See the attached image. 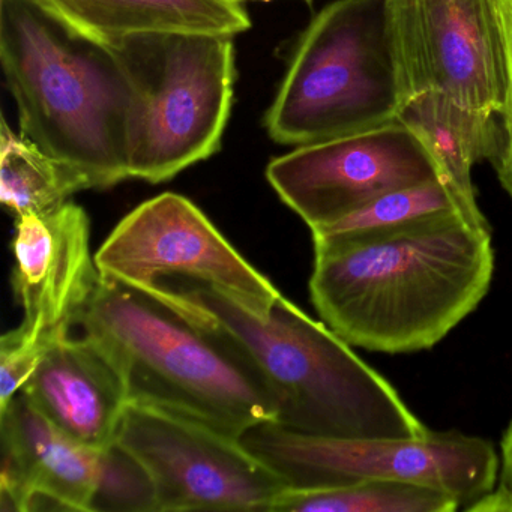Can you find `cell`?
<instances>
[{
	"label": "cell",
	"mask_w": 512,
	"mask_h": 512,
	"mask_svg": "<svg viewBox=\"0 0 512 512\" xmlns=\"http://www.w3.org/2000/svg\"><path fill=\"white\" fill-rule=\"evenodd\" d=\"M313 244L317 314L350 346L370 352L431 349L478 308L493 280L491 230L460 212L313 236Z\"/></svg>",
	"instance_id": "cell-1"
},
{
	"label": "cell",
	"mask_w": 512,
	"mask_h": 512,
	"mask_svg": "<svg viewBox=\"0 0 512 512\" xmlns=\"http://www.w3.org/2000/svg\"><path fill=\"white\" fill-rule=\"evenodd\" d=\"M146 295L233 347L271 392L275 424L286 430L331 439H413L430 431L349 343L284 296L268 317H257L193 281H166Z\"/></svg>",
	"instance_id": "cell-2"
},
{
	"label": "cell",
	"mask_w": 512,
	"mask_h": 512,
	"mask_svg": "<svg viewBox=\"0 0 512 512\" xmlns=\"http://www.w3.org/2000/svg\"><path fill=\"white\" fill-rule=\"evenodd\" d=\"M0 59L22 136L79 169L91 188L130 178V88L109 47L40 0H0Z\"/></svg>",
	"instance_id": "cell-3"
},
{
	"label": "cell",
	"mask_w": 512,
	"mask_h": 512,
	"mask_svg": "<svg viewBox=\"0 0 512 512\" xmlns=\"http://www.w3.org/2000/svg\"><path fill=\"white\" fill-rule=\"evenodd\" d=\"M77 326L112 359L130 401L239 439L277 422L274 397L233 347L146 293L100 277Z\"/></svg>",
	"instance_id": "cell-4"
},
{
	"label": "cell",
	"mask_w": 512,
	"mask_h": 512,
	"mask_svg": "<svg viewBox=\"0 0 512 512\" xmlns=\"http://www.w3.org/2000/svg\"><path fill=\"white\" fill-rule=\"evenodd\" d=\"M404 104L386 0H335L302 34L265 127L298 148L391 124Z\"/></svg>",
	"instance_id": "cell-5"
},
{
	"label": "cell",
	"mask_w": 512,
	"mask_h": 512,
	"mask_svg": "<svg viewBox=\"0 0 512 512\" xmlns=\"http://www.w3.org/2000/svg\"><path fill=\"white\" fill-rule=\"evenodd\" d=\"M104 46L130 88V178L161 184L220 149L235 88L233 37L148 32Z\"/></svg>",
	"instance_id": "cell-6"
},
{
	"label": "cell",
	"mask_w": 512,
	"mask_h": 512,
	"mask_svg": "<svg viewBox=\"0 0 512 512\" xmlns=\"http://www.w3.org/2000/svg\"><path fill=\"white\" fill-rule=\"evenodd\" d=\"M241 440L290 488L337 487L373 479L413 482L449 494L464 511L493 490L499 472L493 443L458 430L430 428L413 439H331L262 422Z\"/></svg>",
	"instance_id": "cell-7"
},
{
	"label": "cell",
	"mask_w": 512,
	"mask_h": 512,
	"mask_svg": "<svg viewBox=\"0 0 512 512\" xmlns=\"http://www.w3.org/2000/svg\"><path fill=\"white\" fill-rule=\"evenodd\" d=\"M100 277L148 293L166 281L202 284L268 317L280 290L187 197L163 193L137 206L95 254Z\"/></svg>",
	"instance_id": "cell-8"
},
{
	"label": "cell",
	"mask_w": 512,
	"mask_h": 512,
	"mask_svg": "<svg viewBox=\"0 0 512 512\" xmlns=\"http://www.w3.org/2000/svg\"><path fill=\"white\" fill-rule=\"evenodd\" d=\"M116 442L148 470L158 512H268L289 488L239 437L149 404H127Z\"/></svg>",
	"instance_id": "cell-9"
},
{
	"label": "cell",
	"mask_w": 512,
	"mask_h": 512,
	"mask_svg": "<svg viewBox=\"0 0 512 512\" xmlns=\"http://www.w3.org/2000/svg\"><path fill=\"white\" fill-rule=\"evenodd\" d=\"M406 103L439 94L499 116L506 62L497 0H386Z\"/></svg>",
	"instance_id": "cell-10"
},
{
	"label": "cell",
	"mask_w": 512,
	"mask_h": 512,
	"mask_svg": "<svg viewBox=\"0 0 512 512\" xmlns=\"http://www.w3.org/2000/svg\"><path fill=\"white\" fill-rule=\"evenodd\" d=\"M266 178L310 230L329 226L377 197L439 178L421 140L401 121L298 146Z\"/></svg>",
	"instance_id": "cell-11"
},
{
	"label": "cell",
	"mask_w": 512,
	"mask_h": 512,
	"mask_svg": "<svg viewBox=\"0 0 512 512\" xmlns=\"http://www.w3.org/2000/svg\"><path fill=\"white\" fill-rule=\"evenodd\" d=\"M13 250L20 325L50 340L70 337L100 280L85 209L67 202L49 214L16 217Z\"/></svg>",
	"instance_id": "cell-12"
},
{
	"label": "cell",
	"mask_w": 512,
	"mask_h": 512,
	"mask_svg": "<svg viewBox=\"0 0 512 512\" xmlns=\"http://www.w3.org/2000/svg\"><path fill=\"white\" fill-rule=\"evenodd\" d=\"M0 511H83L103 473V449L77 442L22 392L0 409Z\"/></svg>",
	"instance_id": "cell-13"
},
{
	"label": "cell",
	"mask_w": 512,
	"mask_h": 512,
	"mask_svg": "<svg viewBox=\"0 0 512 512\" xmlns=\"http://www.w3.org/2000/svg\"><path fill=\"white\" fill-rule=\"evenodd\" d=\"M19 392L59 430L95 449L116 442L130 403L118 368L86 334L56 344Z\"/></svg>",
	"instance_id": "cell-14"
},
{
	"label": "cell",
	"mask_w": 512,
	"mask_h": 512,
	"mask_svg": "<svg viewBox=\"0 0 512 512\" xmlns=\"http://www.w3.org/2000/svg\"><path fill=\"white\" fill-rule=\"evenodd\" d=\"M398 121L421 140L464 218L491 230L476 200L472 169L481 161L493 163L499 154L502 133L496 116L467 109L443 95L424 94L404 104Z\"/></svg>",
	"instance_id": "cell-15"
},
{
	"label": "cell",
	"mask_w": 512,
	"mask_h": 512,
	"mask_svg": "<svg viewBox=\"0 0 512 512\" xmlns=\"http://www.w3.org/2000/svg\"><path fill=\"white\" fill-rule=\"evenodd\" d=\"M68 26L100 44L148 32L236 37L250 17L238 0H40Z\"/></svg>",
	"instance_id": "cell-16"
},
{
	"label": "cell",
	"mask_w": 512,
	"mask_h": 512,
	"mask_svg": "<svg viewBox=\"0 0 512 512\" xmlns=\"http://www.w3.org/2000/svg\"><path fill=\"white\" fill-rule=\"evenodd\" d=\"M0 140V200L16 217L49 214L79 191L91 190L79 169L14 134L5 118Z\"/></svg>",
	"instance_id": "cell-17"
},
{
	"label": "cell",
	"mask_w": 512,
	"mask_h": 512,
	"mask_svg": "<svg viewBox=\"0 0 512 512\" xmlns=\"http://www.w3.org/2000/svg\"><path fill=\"white\" fill-rule=\"evenodd\" d=\"M454 497L404 481L355 482L322 488H286L268 512H455Z\"/></svg>",
	"instance_id": "cell-18"
},
{
	"label": "cell",
	"mask_w": 512,
	"mask_h": 512,
	"mask_svg": "<svg viewBox=\"0 0 512 512\" xmlns=\"http://www.w3.org/2000/svg\"><path fill=\"white\" fill-rule=\"evenodd\" d=\"M451 211L463 215L460 203L446 187L445 182L442 179H434L383 194L347 217L329 226L311 230V235L334 236L368 232Z\"/></svg>",
	"instance_id": "cell-19"
},
{
	"label": "cell",
	"mask_w": 512,
	"mask_h": 512,
	"mask_svg": "<svg viewBox=\"0 0 512 512\" xmlns=\"http://www.w3.org/2000/svg\"><path fill=\"white\" fill-rule=\"evenodd\" d=\"M91 512H158L157 491L148 470L118 442L103 449V473Z\"/></svg>",
	"instance_id": "cell-20"
},
{
	"label": "cell",
	"mask_w": 512,
	"mask_h": 512,
	"mask_svg": "<svg viewBox=\"0 0 512 512\" xmlns=\"http://www.w3.org/2000/svg\"><path fill=\"white\" fill-rule=\"evenodd\" d=\"M61 341H53L22 325L8 331L0 340V409L25 386L46 358Z\"/></svg>",
	"instance_id": "cell-21"
},
{
	"label": "cell",
	"mask_w": 512,
	"mask_h": 512,
	"mask_svg": "<svg viewBox=\"0 0 512 512\" xmlns=\"http://www.w3.org/2000/svg\"><path fill=\"white\" fill-rule=\"evenodd\" d=\"M502 17L503 41H505L506 88L505 101L500 112L499 154L494 158L493 166L497 181L512 200V0H497Z\"/></svg>",
	"instance_id": "cell-22"
},
{
	"label": "cell",
	"mask_w": 512,
	"mask_h": 512,
	"mask_svg": "<svg viewBox=\"0 0 512 512\" xmlns=\"http://www.w3.org/2000/svg\"><path fill=\"white\" fill-rule=\"evenodd\" d=\"M467 512H512V419L500 440L499 472L493 490Z\"/></svg>",
	"instance_id": "cell-23"
},
{
	"label": "cell",
	"mask_w": 512,
	"mask_h": 512,
	"mask_svg": "<svg viewBox=\"0 0 512 512\" xmlns=\"http://www.w3.org/2000/svg\"><path fill=\"white\" fill-rule=\"evenodd\" d=\"M238 2H244V0H238ZM265 2H268V0H265Z\"/></svg>",
	"instance_id": "cell-24"
}]
</instances>
